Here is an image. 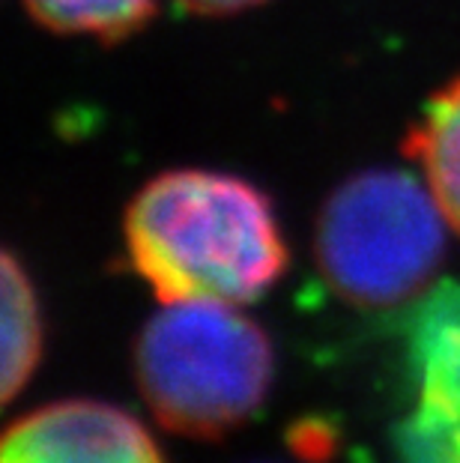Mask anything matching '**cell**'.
Instances as JSON below:
<instances>
[{
  "instance_id": "6da1fadb",
  "label": "cell",
  "mask_w": 460,
  "mask_h": 463,
  "mask_svg": "<svg viewBox=\"0 0 460 463\" xmlns=\"http://www.w3.org/2000/svg\"><path fill=\"white\" fill-rule=\"evenodd\" d=\"M126 251L162 302L260 299L287 266L269 198L221 171H164L126 210Z\"/></svg>"
},
{
  "instance_id": "7a4b0ae2",
  "label": "cell",
  "mask_w": 460,
  "mask_h": 463,
  "mask_svg": "<svg viewBox=\"0 0 460 463\" xmlns=\"http://www.w3.org/2000/svg\"><path fill=\"white\" fill-rule=\"evenodd\" d=\"M146 407L183 437H221L242 425L272 383V347L228 302H164L135 347Z\"/></svg>"
},
{
  "instance_id": "3957f363",
  "label": "cell",
  "mask_w": 460,
  "mask_h": 463,
  "mask_svg": "<svg viewBox=\"0 0 460 463\" xmlns=\"http://www.w3.org/2000/svg\"><path fill=\"white\" fill-rule=\"evenodd\" d=\"M446 215L427 183L371 167L329 194L317 219V266L329 288L361 308L409 302L446 251Z\"/></svg>"
},
{
  "instance_id": "277c9868",
  "label": "cell",
  "mask_w": 460,
  "mask_h": 463,
  "mask_svg": "<svg viewBox=\"0 0 460 463\" xmlns=\"http://www.w3.org/2000/svg\"><path fill=\"white\" fill-rule=\"evenodd\" d=\"M0 463H164L129 412L99 401H61L9 425Z\"/></svg>"
},
{
  "instance_id": "5b68a950",
  "label": "cell",
  "mask_w": 460,
  "mask_h": 463,
  "mask_svg": "<svg viewBox=\"0 0 460 463\" xmlns=\"http://www.w3.org/2000/svg\"><path fill=\"white\" fill-rule=\"evenodd\" d=\"M409 347L422 373L413 463H460V284H439L422 299Z\"/></svg>"
},
{
  "instance_id": "8992f818",
  "label": "cell",
  "mask_w": 460,
  "mask_h": 463,
  "mask_svg": "<svg viewBox=\"0 0 460 463\" xmlns=\"http://www.w3.org/2000/svg\"><path fill=\"white\" fill-rule=\"evenodd\" d=\"M404 153L422 167L448 228L460 233V78L430 96L404 137Z\"/></svg>"
},
{
  "instance_id": "52a82bcc",
  "label": "cell",
  "mask_w": 460,
  "mask_h": 463,
  "mask_svg": "<svg viewBox=\"0 0 460 463\" xmlns=\"http://www.w3.org/2000/svg\"><path fill=\"white\" fill-rule=\"evenodd\" d=\"M4 364H0V395L9 403L31 373L42 353V320H39V299L24 266L15 260L13 251H4Z\"/></svg>"
},
{
  "instance_id": "ba28073f",
  "label": "cell",
  "mask_w": 460,
  "mask_h": 463,
  "mask_svg": "<svg viewBox=\"0 0 460 463\" xmlns=\"http://www.w3.org/2000/svg\"><path fill=\"white\" fill-rule=\"evenodd\" d=\"M24 6L45 31L96 36L102 43L138 33L155 15V0H24Z\"/></svg>"
},
{
  "instance_id": "9c48e42d",
  "label": "cell",
  "mask_w": 460,
  "mask_h": 463,
  "mask_svg": "<svg viewBox=\"0 0 460 463\" xmlns=\"http://www.w3.org/2000/svg\"><path fill=\"white\" fill-rule=\"evenodd\" d=\"M177 4L194 15H237L251 6L267 4V0H177Z\"/></svg>"
}]
</instances>
